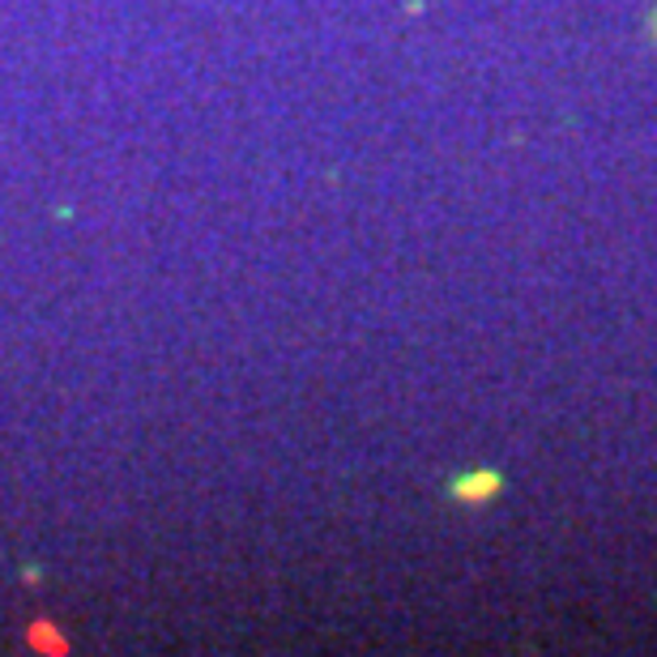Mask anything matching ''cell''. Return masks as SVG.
<instances>
[{
  "mask_svg": "<svg viewBox=\"0 0 657 657\" xmlns=\"http://www.w3.org/2000/svg\"><path fill=\"white\" fill-rule=\"evenodd\" d=\"M654 34H657V13H654Z\"/></svg>",
  "mask_w": 657,
  "mask_h": 657,
  "instance_id": "cell-2",
  "label": "cell"
},
{
  "mask_svg": "<svg viewBox=\"0 0 657 657\" xmlns=\"http://www.w3.org/2000/svg\"><path fill=\"white\" fill-rule=\"evenodd\" d=\"M495 487H499V478H495V474H470V478L453 483L457 499H465V504H483V499H487Z\"/></svg>",
  "mask_w": 657,
  "mask_h": 657,
  "instance_id": "cell-1",
  "label": "cell"
}]
</instances>
